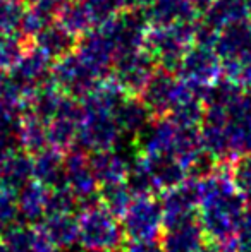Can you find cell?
Segmentation results:
<instances>
[{"mask_svg": "<svg viewBox=\"0 0 251 252\" xmlns=\"http://www.w3.org/2000/svg\"><path fill=\"white\" fill-rule=\"evenodd\" d=\"M81 242L91 251L108 252L117 249L121 244L122 230L115 221L114 213L105 209H88L79 223Z\"/></svg>", "mask_w": 251, "mask_h": 252, "instance_id": "2", "label": "cell"}, {"mask_svg": "<svg viewBox=\"0 0 251 252\" xmlns=\"http://www.w3.org/2000/svg\"><path fill=\"white\" fill-rule=\"evenodd\" d=\"M90 166H91V172H93L95 179L104 182L105 186L119 182L122 177V172H124V166H122L121 159L115 158L110 153H104V151L95 158L93 165L90 163Z\"/></svg>", "mask_w": 251, "mask_h": 252, "instance_id": "5", "label": "cell"}, {"mask_svg": "<svg viewBox=\"0 0 251 252\" xmlns=\"http://www.w3.org/2000/svg\"><path fill=\"white\" fill-rule=\"evenodd\" d=\"M21 197H23V199H21V209H23L24 215L30 216V218H35L36 215H41L45 204L48 202L40 186L28 187Z\"/></svg>", "mask_w": 251, "mask_h": 252, "instance_id": "6", "label": "cell"}, {"mask_svg": "<svg viewBox=\"0 0 251 252\" xmlns=\"http://www.w3.org/2000/svg\"><path fill=\"white\" fill-rule=\"evenodd\" d=\"M200 190V206L203 208V226L218 240H232L245 215L243 196L234 182L215 177L203 184Z\"/></svg>", "mask_w": 251, "mask_h": 252, "instance_id": "1", "label": "cell"}, {"mask_svg": "<svg viewBox=\"0 0 251 252\" xmlns=\"http://www.w3.org/2000/svg\"><path fill=\"white\" fill-rule=\"evenodd\" d=\"M232 182L243 199H251V155H246L238 163L234 175H232Z\"/></svg>", "mask_w": 251, "mask_h": 252, "instance_id": "7", "label": "cell"}, {"mask_svg": "<svg viewBox=\"0 0 251 252\" xmlns=\"http://www.w3.org/2000/svg\"><path fill=\"white\" fill-rule=\"evenodd\" d=\"M164 221V211L158 202L140 196L126 209L124 232L133 240H153Z\"/></svg>", "mask_w": 251, "mask_h": 252, "instance_id": "3", "label": "cell"}, {"mask_svg": "<svg viewBox=\"0 0 251 252\" xmlns=\"http://www.w3.org/2000/svg\"><path fill=\"white\" fill-rule=\"evenodd\" d=\"M239 246L243 252H251V211L245 213L239 223Z\"/></svg>", "mask_w": 251, "mask_h": 252, "instance_id": "8", "label": "cell"}, {"mask_svg": "<svg viewBox=\"0 0 251 252\" xmlns=\"http://www.w3.org/2000/svg\"><path fill=\"white\" fill-rule=\"evenodd\" d=\"M126 252H162V247L153 244L151 240H136L133 247H129Z\"/></svg>", "mask_w": 251, "mask_h": 252, "instance_id": "10", "label": "cell"}, {"mask_svg": "<svg viewBox=\"0 0 251 252\" xmlns=\"http://www.w3.org/2000/svg\"><path fill=\"white\" fill-rule=\"evenodd\" d=\"M162 246V252H200L201 251V228L193 221H184L169 226Z\"/></svg>", "mask_w": 251, "mask_h": 252, "instance_id": "4", "label": "cell"}, {"mask_svg": "<svg viewBox=\"0 0 251 252\" xmlns=\"http://www.w3.org/2000/svg\"><path fill=\"white\" fill-rule=\"evenodd\" d=\"M14 215H16V206H14V202L10 201L5 194L0 196V230L9 225L10 220L14 218Z\"/></svg>", "mask_w": 251, "mask_h": 252, "instance_id": "9", "label": "cell"}]
</instances>
